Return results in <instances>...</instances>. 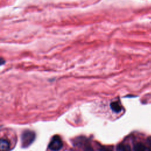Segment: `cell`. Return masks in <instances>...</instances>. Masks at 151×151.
I'll list each match as a JSON object with an SVG mask.
<instances>
[{"mask_svg": "<svg viewBox=\"0 0 151 151\" xmlns=\"http://www.w3.org/2000/svg\"><path fill=\"white\" fill-rule=\"evenodd\" d=\"M4 61H4V60H3V58H1V65H2V64H4Z\"/></svg>", "mask_w": 151, "mask_h": 151, "instance_id": "ba28073f", "label": "cell"}, {"mask_svg": "<svg viewBox=\"0 0 151 151\" xmlns=\"http://www.w3.org/2000/svg\"><path fill=\"white\" fill-rule=\"evenodd\" d=\"M10 145L9 142L4 139H1L0 142V151H9Z\"/></svg>", "mask_w": 151, "mask_h": 151, "instance_id": "3957f363", "label": "cell"}, {"mask_svg": "<svg viewBox=\"0 0 151 151\" xmlns=\"http://www.w3.org/2000/svg\"><path fill=\"white\" fill-rule=\"evenodd\" d=\"M35 134L34 132L31 130L24 131L21 135V145L22 147H27L34 140Z\"/></svg>", "mask_w": 151, "mask_h": 151, "instance_id": "6da1fadb", "label": "cell"}, {"mask_svg": "<svg viewBox=\"0 0 151 151\" xmlns=\"http://www.w3.org/2000/svg\"><path fill=\"white\" fill-rule=\"evenodd\" d=\"M110 108L116 113H119L122 110V107L117 102H112L110 104Z\"/></svg>", "mask_w": 151, "mask_h": 151, "instance_id": "277c9868", "label": "cell"}, {"mask_svg": "<svg viewBox=\"0 0 151 151\" xmlns=\"http://www.w3.org/2000/svg\"><path fill=\"white\" fill-rule=\"evenodd\" d=\"M117 151H131V149L128 145L120 144L117 146Z\"/></svg>", "mask_w": 151, "mask_h": 151, "instance_id": "8992f818", "label": "cell"}, {"mask_svg": "<svg viewBox=\"0 0 151 151\" xmlns=\"http://www.w3.org/2000/svg\"><path fill=\"white\" fill-rule=\"evenodd\" d=\"M63 147V142L59 136L55 135L52 137L49 143L48 147L52 151H58Z\"/></svg>", "mask_w": 151, "mask_h": 151, "instance_id": "7a4b0ae2", "label": "cell"}, {"mask_svg": "<svg viewBox=\"0 0 151 151\" xmlns=\"http://www.w3.org/2000/svg\"><path fill=\"white\" fill-rule=\"evenodd\" d=\"M147 147H146L142 143H137L134 146V151H146Z\"/></svg>", "mask_w": 151, "mask_h": 151, "instance_id": "5b68a950", "label": "cell"}, {"mask_svg": "<svg viewBox=\"0 0 151 151\" xmlns=\"http://www.w3.org/2000/svg\"><path fill=\"white\" fill-rule=\"evenodd\" d=\"M146 151H151V150L150 149H149V148H147V150Z\"/></svg>", "mask_w": 151, "mask_h": 151, "instance_id": "9c48e42d", "label": "cell"}, {"mask_svg": "<svg viewBox=\"0 0 151 151\" xmlns=\"http://www.w3.org/2000/svg\"><path fill=\"white\" fill-rule=\"evenodd\" d=\"M100 151H112L111 149H107V148H105V147H102L100 149Z\"/></svg>", "mask_w": 151, "mask_h": 151, "instance_id": "52a82bcc", "label": "cell"}]
</instances>
